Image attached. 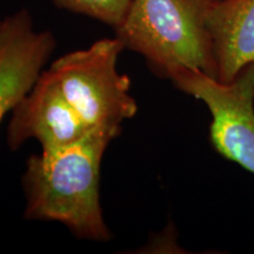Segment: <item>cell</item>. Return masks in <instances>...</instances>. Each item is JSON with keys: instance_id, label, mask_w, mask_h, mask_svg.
Returning <instances> with one entry per match:
<instances>
[{"instance_id": "1", "label": "cell", "mask_w": 254, "mask_h": 254, "mask_svg": "<svg viewBox=\"0 0 254 254\" xmlns=\"http://www.w3.org/2000/svg\"><path fill=\"white\" fill-rule=\"evenodd\" d=\"M120 133L93 129L74 144L28 157L21 176L25 220L59 222L81 240L112 239L101 207L100 171Z\"/></svg>"}, {"instance_id": "2", "label": "cell", "mask_w": 254, "mask_h": 254, "mask_svg": "<svg viewBox=\"0 0 254 254\" xmlns=\"http://www.w3.org/2000/svg\"><path fill=\"white\" fill-rule=\"evenodd\" d=\"M217 0H132L116 37L158 77L192 68L217 79L207 18Z\"/></svg>"}, {"instance_id": "3", "label": "cell", "mask_w": 254, "mask_h": 254, "mask_svg": "<svg viewBox=\"0 0 254 254\" xmlns=\"http://www.w3.org/2000/svg\"><path fill=\"white\" fill-rule=\"evenodd\" d=\"M124 50L116 36L104 38L59 57L46 69L90 131H122L123 123L138 112L131 79L118 71Z\"/></svg>"}, {"instance_id": "4", "label": "cell", "mask_w": 254, "mask_h": 254, "mask_svg": "<svg viewBox=\"0 0 254 254\" xmlns=\"http://www.w3.org/2000/svg\"><path fill=\"white\" fill-rule=\"evenodd\" d=\"M168 80L202 101L211 113L209 139L221 157L254 176V64L231 82L192 68H178Z\"/></svg>"}, {"instance_id": "5", "label": "cell", "mask_w": 254, "mask_h": 254, "mask_svg": "<svg viewBox=\"0 0 254 254\" xmlns=\"http://www.w3.org/2000/svg\"><path fill=\"white\" fill-rule=\"evenodd\" d=\"M90 132L59 87L44 69L34 86L14 107L7 124L6 142L17 151L36 139L43 152L69 146Z\"/></svg>"}, {"instance_id": "6", "label": "cell", "mask_w": 254, "mask_h": 254, "mask_svg": "<svg viewBox=\"0 0 254 254\" xmlns=\"http://www.w3.org/2000/svg\"><path fill=\"white\" fill-rule=\"evenodd\" d=\"M57 46L26 8L0 19V124L34 86Z\"/></svg>"}, {"instance_id": "7", "label": "cell", "mask_w": 254, "mask_h": 254, "mask_svg": "<svg viewBox=\"0 0 254 254\" xmlns=\"http://www.w3.org/2000/svg\"><path fill=\"white\" fill-rule=\"evenodd\" d=\"M217 80L231 82L254 64V0H217L207 18Z\"/></svg>"}, {"instance_id": "8", "label": "cell", "mask_w": 254, "mask_h": 254, "mask_svg": "<svg viewBox=\"0 0 254 254\" xmlns=\"http://www.w3.org/2000/svg\"><path fill=\"white\" fill-rule=\"evenodd\" d=\"M60 8L86 15L116 30L125 19L132 0H53Z\"/></svg>"}]
</instances>
